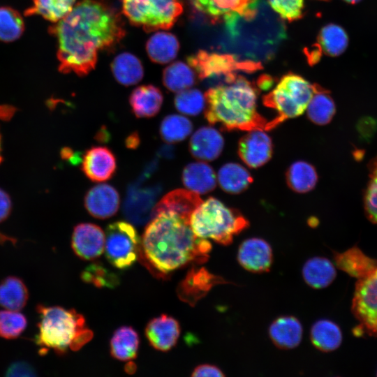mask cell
<instances>
[{
  "label": "cell",
  "mask_w": 377,
  "mask_h": 377,
  "mask_svg": "<svg viewBox=\"0 0 377 377\" xmlns=\"http://www.w3.org/2000/svg\"><path fill=\"white\" fill-rule=\"evenodd\" d=\"M57 42L59 71L87 75L98 60L100 50L119 42L125 35L119 15L97 0H82L49 28Z\"/></svg>",
  "instance_id": "1"
},
{
  "label": "cell",
  "mask_w": 377,
  "mask_h": 377,
  "mask_svg": "<svg viewBox=\"0 0 377 377\" xmlns=\"http://www.w3.org/2000/svg\"><path fill=\"white\" fill-rule=\"evenodd\" d=\"M212 245L198 237L189 221L172 211L155 216L141 239L145 258L158 272L167 274L191 263L207 260Z\"/></svg>",
  "instance_id": "2"
},
{
  "label": "cell",
  "mask_w": 377,
  "mask_h": 377,
  "mask_svg": "<svg viewBox=\"0 0 377 377\" xmlns=\"http://www.w3.org/2000/svg\"><path fill=\"white\" fill-rule=\"evenodd\" d=\"M205 117L225 131L265 129L267 123L256 109L257 91L244 77L209 88L205 94Z\"/></svg>",
  "instance_id": "3"
},
{
  "label": "cell",
  "mask_w": 377,
  "mask_h": 377,
  "mask_svg": "<svg viewBox=\"0 0 377 377\" xmlns=\"http://www.w3.org/2000/svg\"><path fill=\"white\" fill-rule=\"evenodd\" d=\"M36 310L39 320L34 341L43 353L49 349L58 355L77 350L92 337L84 317L74 309L38 304Z\"/></svg>",
  "instance_id": "4"
},
{
  "label": "cell",
  "mask_w": 377,
  "mask_h": 377,
  "mask_svg": "<svg viewBox=\"0 0 377 377\" xmlns=\"http://www.w3.org/2000/svg\"><path fill=\"white\" fill-rule=\"evenodd\" d=\"M189 224L198 237L223 245L230 244L235 235L249 226L248 221L239 211L213 197L202 201L193 212Z\"/></svg>",
  "instance_id": "5"
},
{
  "label": "cell",
  "mask_w": 377,
  "mask_h": 377,
  "mask_svg": "<svg viewBox=\"0 0 377 377\" xmlns=\"http://www.w3.org/2000/svg\"><path fill=\"white\" fill-rule=\"evenodd\" d=\"M314 91L315 84L298 75L288 73L283 76L276 87L263 96V104L277 113L266 124L265 130H272L285 120L302 114Z\"/></svg>",
  "instance_id": "6"
},
{
  "label": "cell",
  "mask_w": 377,
  "mask_h": 377,
  "mask_svg": "<svg viewBox=\"0 0 377 377\" xmlns=\"http://www.w3.org/2000/svg\"><path fill=\"white\" fill-rule=\"evenodd\" d=\"M124 15L130 22L146 31L171 28L183 7L179 0H121Z\"/></svg>",
  "instance_id": "7"
},
{
  "label": "cell",
  "mask_w": 377,
  "mask_h": 377,
  "mask_svg": "<svg viewBox=\"0 0 377 377\" xmlns=\"http://www.w3.org/2000/svg\"><path fill=\"white\" fill-rule=\"evenodd\" d=\"M187 61L200 79L219 80L223 81V83L235 79L237 76L236 71L251 73L262 68L260 62L251 60L240 61L235 55L204 50H200L188 57Z\"/></svg>",
  "instance_id": "8"
},
{
  "label": "cell",
  "mask_w": 377,
  "mask_h": 377,
  "mask_svg": "<svg viewBox=\"0 0 377 377\" xmlns=\"http://www.w3.org/2000/svg\"><path fill=\"white\" fill-rule=\"evenodd\" d=\"M105 257L118 269L131 267L141 251V239L130 223L119 221L110 223L105 239Z\"/></svg>",
  "instance_id": "9"
},
{
  "label": "cell",
  "mask_w": 377,
  "mask_h": 377,
  "mask_svg": "<svg viewBox=\"0 0 377 377\" xmlns=\"http://www.w3.org/2000/svg\"><path fill=\"white\" fill-rule=\"evenodd\" d=\"M352 310L363 330L377 336V265L358 279Z\"/></svg>",
  "instance_id": "10"
},
{
  "label": "cell",
  "mask_w": 377,
  "mask_h": 377,
  "mask_svg": "<svg viewBox=\"0 0 377 377\" xmlns=\"http://www.w3.org/2000/svg\"><path fill=\"white\" fill-rule=\"evenodd\" d=\"M261 0H190L193 7L212 22L241 17L253 20Z\"/></svg>",
  "instance_id": "11"
},
{
  "label": "cell",
  "mask_w": 377,
  "mask_h": 377,
  "mask_svg": "<svg viewBox=\"0 0 377 377\" xmlns=\"http://www.w3.org/2000/svg\"><path fill=\"white\" fill-rule=\"evenodd\" d=\"M238 155L249 167L257 168L267 163L273 153L270 137L263 129L249 131L238 143Z\"/></svg>",
  "instance_id": "12"
},
{
  "label": "cell",
  "mask_w": 377,
  "mask_h": 377,
  "mask_svg": "<svg viewBox=\"0 0 377 377\" xmlns=\"http://www.w3.org/2000/svg\"><path fill=\"white\" fill-rule=\"evenodd\" d=\"M105 238L104 232L98 226L90 223H80L73 229L71 246L81 259L93 260L103 253Z\"/></svg>",
  "instance_id": "13"
},
{
  "label": "cell",
  "mask_w": 377,
  "mask_h": 377,
  "mask_svg": "<svg viewBox=\"0 0 377 377\" xmlns=\"http://www.w3.org/2000/svg\"><path fill=\"white\" fill-rule=\"evenodd\" d=\"M237 260L247 271L267 272L272 263V250L265 240L253 237L244 240L237 251Z\"/></svg>",
  "instance_id": "14"
},
{
  "label": "cell",
  "mask_w": 377,
  "mask_h": 377,
  "mask_svg": "<svg viewBox=\"0 0 377 377\" xmlns=\"http://www.w3.org/2000/svg\"><path fill=\"white\" fill-rule=\"evenodd\" d=\"M81 168L90 180L105 182L112 178L116 171V158L108 148L94 146L84 154Z\"/></svg>",
  "instance_id": "15"
},
{
  "label": "cell",
  "mask_w": 377,
  "mask_h": 377,
  "mask_svg": "<svg viewBox=\"0 0 377 377\" xmlns=\"http://www.w3.org/2000/svg\"><path fill=\"white\" fill-rule=\"evenodd\" d=\"M84 202L86 209L92 216L105 219L113 216L117 212L120 197L112 186L100 184L87 192Z\"/></svg>",
  "instance_id": "16"
},
{
  "label": "cell",
  "mask_w": 377,
  "mask_h": 377,
  "mask_svg": "<svg viewBox=\"0 0 377 377\" xmlns=\"http://www.w3.org/2000/svg\"><path fill=\"white\" fill-rule=\"evenodd\" d=\"M179 334L178 321L167 315H161L151 320L145 328V335L150 344L161 351H168L174 347Z\"/></svg>",
  "instance_id": "17"
},
{
  "label": "cell",
  "mask_w": 377,
  "mask_h": 377,
  "mask_svg": "<svg viewBox=\"0 0 377 377\" xmlns=\"http://www.w3.org/2000/svg\"><path fill=\"white\" fill-rule=\"evenodd\" d=\"M223 146V136L216 129L211 126H202L192 135L189 151L195 158L212 161L219 156Z\"/></svg>",
  "instance_id": "18"
},
{
  "label": "cell",
  "mask_w": 377,
  "mask_h": 377,
  "mask_svg": "<svg viewBox=\"0 0 377 377\" xmlns=\"http://www.w3.org/2000/svg\"><path fill=\"white\" fill-rule=\"evenodd\" d=\"M156 194V190L150 188L137 190L134 186L130 188L124 208L125 217L136 225H144L151 221Z\"/></svg>",
  "instance_id": "19"
},
{
  "label": "cell",
  "mask_w": 377,
  "mask_h": 377,
  "mask_svg": "<svg viewBox=\"0 0 377 377\" xmlns=\"http://www.w3.org/2000/svg\"><path fill=\"white\" fill-rule=\"evenodd\" d=\"M202 202L198 193L190 190L175 189L165 195L155 205L152 219L162 212L172 211L189 221L191 214Z\"/></svg>",
  "instance_id": "20"
},
{
  "label": "cell",
  "mask_w": 377,
  "mask_h": 377,
  "mask_svg": "<svg viewBox=\"0 0 377 377\" xmlns=\"http://www.w3.org/2000/svg\"><path fill=\"white\" fill-rule=\"evenodd\" d=\"M303 329L300 320L294 316L277 318L270 325L269 335L275 346L281 349H292L302 341Z\"/></svg>",
  "instance_id": "21"
},
{
  "label": "cell",
  "mask_w": 377,
  "mask_h": 377,
  "mask_svg": "<svg viewBox=\"0 0 377 377\" xmlns=\"http://www.w3.org/2000/svg\"><path fill=\"white\" fill-rule=\"evenodd\" d=\"M163 101L161 90L152 84L136 87L129 96L131 110L138 118H149L157 114Z\"/></svg>",
  "instance_id": "22"
},
{
  "label": "cell",
  "mask_w": 377,
  "mask_h": 377,
  "mask_svg": "<svg viewBox=\"0 0 377 377\" xmlns=\"http://www.w3.org/2000/svg\"><path fill=\"white\" fill-rule=\"evenodd\" d=\"M183 184L188 190L205 194L214 190L216 177L213 168L202 161L193 162L186 165L182 175Z\"/></svg>",
  "instance_id": "23"
},
{
  "label": "cell",
  "mask_w": 377,
  "mask_h": 377,
  "mask_svg": "<svg viewBox=\"0 0 377 377\" xmlns=\"http://www.w3.org/2000/svg\"><path fill=\"white\" fill-rule=\"evenodd\" d=\"M179 43L171 33L158 31L153 34L146 43L149 59L157 64H165L172 61L177 55Z\"/></svg>",
  "instance_id": "24"
},
{
  "label": "cell",
  "mask_w": 377,
  "mask_h": 377,
  "mask_svg": "<svg viewBox=\"0 0 377 377\" xmlns=\"http://www.w3.org/2000/svg\"><path fill=\"white\" fill-rule=\"evenodd\" d=\"M111 69L116 80L124 86L137 84L144 75L140 60L129 52H122L116 56L112 61Z\"/></svg>",
  "instance_id": "25"
},
{
  "label": "cell",
  "mask_w": 377,
  "mask_h": 377,
  "mask_svg": "<svg viewBox=\"0 0 377 377\" xmlns=\"http://www.w3.org/2000/svg\"><path fill=\"white\" fill-rule=\"evenodd\" d=\"M302 276L309 286L319 289L328 286L333 281L336 276V270L328 259L313 257L304 263Z\"/></svg>",
  "instance_id": "26"
},
{
  "label": "cell",
  "mask_w": 377,
  "mask_h": 377,
  "mask_svg": "<svg viewBox=\"0 0 377 377\" xmlns=\"http://www.w3.org/2000/svg\"><path fill=\"white\" fill-rule=\"evenodd\" d=\"M29 300V290L24 282L15 276H8L0 282V306L20 311Z\"/></svg>",
  "instance_id": "27"
},
{
  "label": "cell",
  "mask_w": 377,
  "mask_h": 377,
  "mask_svg": "<svg viewBox=\"0 0 377 377\" xmlns=\"http://www.w3.org/2000/svg\"><path fill=\"white\" fill-rule=\"evenodd\" d=\"M217 180L226 193L237 194L245 191L253 182L249 172L236 163H228L219 170Z\"/></svg>",
  "instance_id": "28"
},
{
  "label": "cell",
  "mask_w": 377,
  "mask_h": 377,
  "mask_svg": "<svg viewBox=\"0 0 377 377\" xmlns=\"http://www.w3.org/2000/svg\"><path fill=\"white\" fill-rule=\"evenodd\" d=\"M334 260L339 269L357 279L364 276L377 265V260L369 258L357 248L336 254Z\"/></svg>",
  "instance_id": "29"
},
{
  "label": "cell",
  "mask_w": 377,
  "mask_h": 377,
  "mask_svg": "<svg viewBox=\"0 0 377 377\" xmlns=\"http://www.w3.org/2000/svg\"><path fill=\"white\" fill-rule=\"evenodd\" d=\"M140 340L136 331L127 326L118 328L110 340V353L113 357L128 361L136 357Z\"/></svg>",
  "instance_id": "30"
},
{
  "label": "cell",
  "mask_w": 377,
  "mask_h": 377,
  "mask_svg": "<svg viewBox=\"0 0 377 377\" xmlns=\"http://www.w3.org/2000/svg\"><path fill=\"white\" fill-rule=\"evenodd\" d=\"M286 179L290 189L297 193H304L315 187L318 182V175L311 164L304 161H297L288 168Z\"/></svg>",
  "instance_id": "31"
},
{
  "label": "cell",
  "mask_w": 377,
  "mask_h": 377,
  "mask_svg": "<svg viewBox=\"0 0 377 377\" xmlns=\"http://www.w3.org/2000/svg\"><path fill=\"white\" fill-rule=\"evenodd\" d=\"M310 338L313 345L320 350L330 352L336 350L342 341L339 326L329 320H319L311 327Z\"/></svg>",
  "instance_id": "32"
},
{
  "label": "cell",
  "mask_w": 377,
  "mask_h": 377,
  "mask_svg": "<svg viewBox=\"0 0 377 377\" xmlns=\"http://www.w3.org/2000/svg\"><path fill=\"white\" fill-rule=\"evenodd\" d=\"M306 108L308 118L318 125L328 124L336 112L330 92L318 84H315L313 96Z\"/></svg>",
  "instance_id": "33"
},
{
  "label": "cell",
  "mask_w": 377,
  "mask_h": 377,
  "mask_svg": "<svg viewBox=\"0 0 377 377\" xmlns=\"http://www.w3.org/2000/svg\"><path fill=\"white\" fill-rule=\"evenodd\" d=\"M321 52L337 57L345 52L348 45V36L339 25L328 24L320 31L316 44Z\"/></svg>",
  "instance_id": "34"
},
{
  "label": "cell",
  "mask_w": 377,
  "mask_h": 377,
  "mask_svg": "<svg viewBox=\"0 0 377 377\" xmlns=\"http://www.w3.org/2000/svg\"><path fill=\"white\" fill-rule=\"evenodd\" d=\"M163 83L169 91L179 92L194 85L195 73L189 65L182 61H175L164 69Z\"/></svg>",
  "instance_id": "35"
},
{
  "label": "cell",
  "mask_w": 377,
  "mask_h": 377,
  "mask_svg": "<svg viewBox=\"0 0 377 377\" xmlns=\"http://www.w3.org/2000/svg\"><path fill=\"white\" fill-rule=\"evenodd\" d=\"M32 5L24 11L25 16L40 15L56 23L73 8L76 0H31Z\"/></svg>",
  "instance_id": "36"
},
{
  "label": "cell",
  "mask_w": 377,
  "mask_h": 377,
  "mask_svg": "<svg viewBox=\"0 0 377 377\" xmlns=\"http://www.w3.org/2000/svg\"><path fill=\"white\" fill-rule=\"evenodd\" d=\"M193 131L192 122L179 114H169L162 120L159 133L167 143H176L186 139Z\"/></svg>",
  "instance_id": "37"
},
{
  "label": "cell",
  "mask_w": 377,
  "mask_h": 377,
  "mask_svg": "<svg viewBox=\"0 0 377 377\" xmlns=\"http://www.w3.org/2000/svg\"><path fill=\"white\" fill-rule=\"evenodd\" d=\"M24 31V22L21 14L13 8L0 6V41L13 42Z\"/></svg>",
  "instance_id": "38"
},
{
  "label": "cell",
  "mask_w": 377,
  "mask_h": 377,
  "mask_svg": "<svg viewBox=\"0 0 377 377\" xmlns=\"http://www.w3.org/2000/svg\"><path fill=\"white\" fill-rule=\"evenodd\" d=\"M175 107L181 113L196 116L205 109V94L197 89H187L177 92L174 100Z\"/></svg>",
  "instance_id": "39"
},
{
  "label": "cell",
  "mask_w": 377,
  "mask_h": 377,
  "mask_svg": "<svg viewBox=\"0 0 377 377\" xmlns=\"http://www.w3.org/2000/svg\"><path fill=\"white\" fill-rule=\"evenodd\" d=\"M27 326V319L19 311L0 310V337L6 339H16Z\"/></svg>",
  "instance_id": "40"
},
{
  "label": "cell",
  "mask_w": 377,
  "mask_h": 377,
  "mask_svg": "<svg viewBox=\"0 0 377 377\" xmlns=\"http://www.w3.org/2000/svg\"><path fill=\"white\" fill-rule=\"evenodd\" d=\"M364 203L368 218L377 224V156L369 165V181L365 191Z\"/></svg>",
  "instance_id": "41"
},
{
  "label": "cell",
  "mask_w": 377,
  "mask_h": 377,
  "mask_svg": "<svg viewBox=\"0 0 377 377\" xmlns=\"http://www.w3.org/2000/svg\"><path fill=\"white\" fill-rule=\"evenodd\" d=\"M270 6L284 20L292 22L303 15L304 0H267Z\"/></svg>",
  "instance_id": "42"
},
{
  "label": "cell",
  "mask_w": 377,
  "mask_h": 377,
  "mask_svg": "<svg viewBox=\"0 0 377 377\" xmlns=\"http://www.w3.org/2000/svg\"><path fill=\"white\" fill-rule=\"evenodd\" d=\"M82 278L86 282L102 287H111L117 283V279L101 265L93 264L89 266L82 273Z\"/></svg>",
  "instance_id": "43"
},
{
  "label": "cell",
  "mask_w": 377,
  "mask_h": 377,
  "mask_svg": "<svg viewBox=\"0 0 377 377\" xmlns=\"http://www.w3.org/2000/svg\"><path fill=\"white\" fill-rule=\"evenodd\" d=\"M6 376H36L37 373L31 364L24 360H18L11 363L7 368Z\"/></svg>",
  "instance_id": "44"
},
{
  "label": "cell",
  "mask_w": 377,
  "mask_h": 377,
  "mask_svg": "<svg viewBox=\"0 0 377 377\" xmlns=\"http://www.w3.org/2000/svg\"><path fill=\"white\" fill-rule=\"evenodd\" d=\"M224 374L217 367L212 364H201L195 368L191 376L193 377H222Z\"/></svg>",
  "instance_id": "45"
},
{
  "label": "cell",
  "mask_w": 377,
  "mask_h": 377,
  "mask_svg": "<svg viewBox=\"0 0 377 377\" xmlns=\"http://www.w3.org/2000/svg\"><path fill=\"white\" fill-rule=\"evenodd\" d=\"M12 203L10 196L0 188V223L4 221L10 215Z\"/></svg>",
  "instance_id": "46"
},
{
  "label": "cell",
  "mask_w": 377,
  "mask_h": 377,
  "mask_svg": "<svg viewBox=\"0 0 377 377\" xmlns=\"http://www.w3.org/2000/svg\"><path fill=\"white\" fill-rule=\"evenodd\" d=\"M274 84V79L267 75L260 76L257 81V86L262 90L267 91Z\"/></svg>",
  "instance_id": "47"
},
{
  "label": "cell",
  "mask_w": 377,
  "mask_h": 377,
  "mask_svg": "<svg viewBox=\"0 0 377 377\" xmlns=\"http://www.w3.org/2000/svg\"><path fill=\"white\" fill-rule=\"evenodd\" d=\"M61 156L64 159H67L72 163H77L80 159L77 154L74 153L72 149L69 148H64L61 151Z\"/></svg>",
  "instance_id": "48"
},
{
  "label": "cell",
  "mask_w": 377,
  "mask_h": 377,
  "mask_svg": "<svg viewBox=\"0 0 377 377\" xmlns=\"http://www.w3.org/2000/svg\"><path fill=\"white\" fill-rule=\"evenodd\" d=\"M140 140L136 133H133L126 140V145L128 148H135L138 146Z\"/></svg>",
  "instance_id": "49"
},
{
  "label": "cell",
  "mask_w": 377,
  "mask_h": 377,
  "mask_svg": "<svg viewBox=\"0 0 377 377\" xmlns=\"http://www.w3.org/2000/svg\"><path fill=\"white\" fill-rule=\"evenodd\" d=\"M159 154L165 158H172L174 154V149L170 145H165L160 149Z\"/></svg>",
  "instance_id": "50"
},
{
  "label": "cell",
  "mask_w": 377,
  "mask_h": 377,
  "mask_svg": "<svg viewBox=\"0 0 377 377\" xmlns=\"http://www.w3.org/2000/svg\"><path fill=\"white\" fill-rule=\"evenodd\" d=\"M343 1L348 3L355 4L360 2L361 0H343Z\"/></svg>",
  "instance_id": "51"
},
{
  "label": "cell",
  "mask_w": 377,
  "mask_h": 377,
  "mask_svg": "<svg viewBox=\"0 0 377 377\" xmlns=\"http://www.w3.org/2000/svg\"><path fill=\"white\" fill-rule=\"evenodd\" d=\"M2 156H1V133H0V163H1L2 161Z\"/></svg>",
  "instance_id": "52"
},
{
  "label": "cell",
  "mask_w": 377,
  "mask_h": 377,
  "mask_svg": "<svg viewBox=\"0 0 377 377\" xmlns=\"http://www.w3.org/2000/svg\"><path fill=\"white\" fill-rule=\"evenodd\" d=\"M323 1H326V0H323Z\"/></svg>",
  "instance_id": "53"
}]
</instances>
